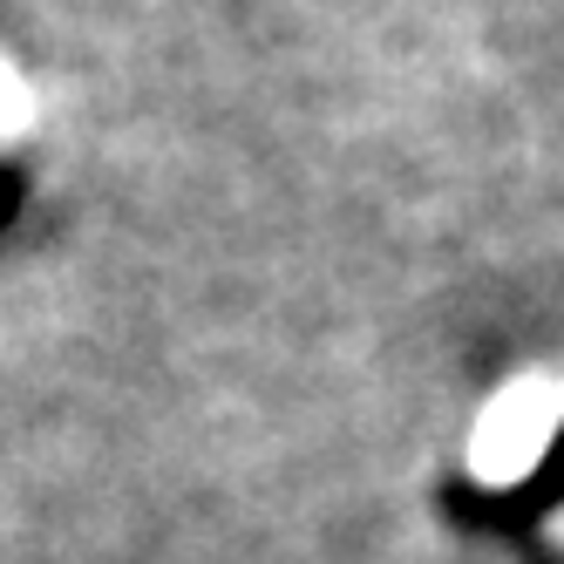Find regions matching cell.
<instances>
[{
    "mask_svg": "<svg viewBox=\"0 0 564 564\" xmlns=\"http://www.w3.org/2000/svg\"><path fill=\"white\" fill-rule=\"evenodd\" d=\"M435 517L517 564H564V340L510 354L435 449Z\"/></svg>",
    "mask_w": 564,
    "mask_h": 564,
    "instance_id": "obj_1",
    "label": "cell"
},
{
    "mask_svg": "<svg viewBox=\"0 0 564 564\" xmlns=\"http://www.w3.org/2000/svg\"><path fill=\"white\" fill-rule=\"evenodd\" d=\"M48 177V96L28 55L0 34V238H14Z\"/></svg>",
    "mask_w": 564,
    "mask_h": 564,
    "instance_id": "obj_2",
    "label": "cell"
}]
</instances>
